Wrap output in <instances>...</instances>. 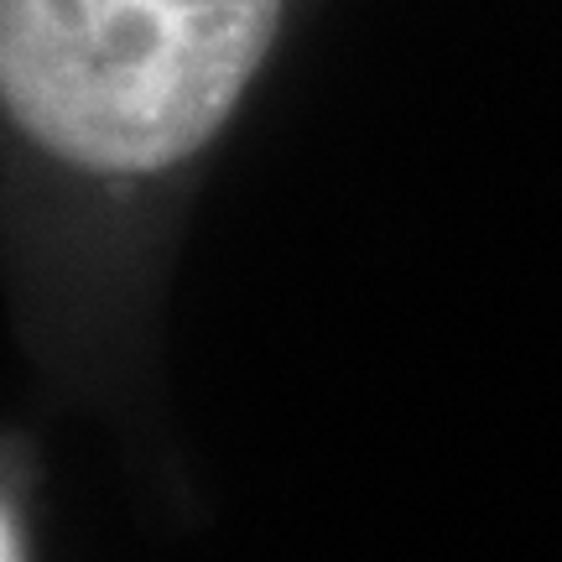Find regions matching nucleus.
<instances>
[{"instance_id": "1", "label": "nucleus", "mask_w": 562, "mask_h": 562, "mask_svg": "<svg viewBox=\"0 0 562 562\" xmlns=\"http://www.w3.org/2000/svg\"><path fill=\"white\" fill-rule=\"evenodd\" d=\"M281 0H0V104L89 172H161L240 104Z\"/></svg>"}, {"instance_id": "2", "label": "nucleus", "mask_w": 562, "mask_h": 562, "mask_svg": "<svg viewBox=\"0 0 562 562\" xmlns=\"http://www.w3.org/2000/svg\"><path fill=\"white\" fill-rule=\"evenodd\" d=\"M0 562H21L16 526H11V516H5V510H0Z\"/></svg>"}]
</instances>
